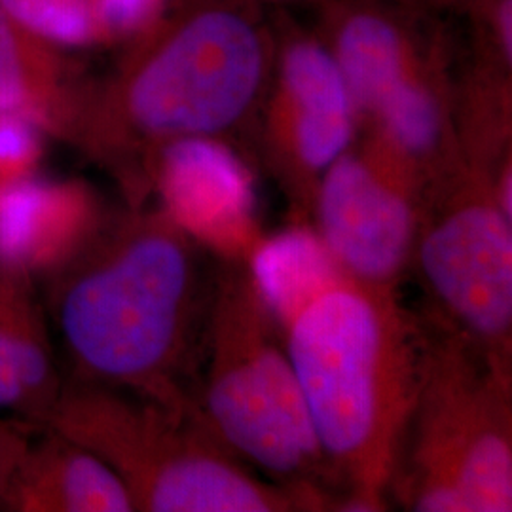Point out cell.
I'll list each match as a JSON object with an SVG mask.
<instances>
[{
  "mask_svg": "<svg viewBox=\"0 0 512 512\" xmlns=\"http://www.w3.org/2000/svg\"><path fill=\"white\" fill-rule=\"evenodd\" d=\"M220 255L162 205L97 217L37 277L67 378L194 406L190 387Z\"/></svg>",
  "mask_w": 512,
  "mask_h": 512,
  "instance_id": "cell-1",
  "label": "cell"
},
{
  "mask_svg": "<svg viewBox=\"0 0 512 512\" xmlns=\"http://www.w3.org/2000/svg\"><path fill=\"white\" fill-rule=\"evenodd\" d=\"M397 289L346 275L283 329L338 511H384L431 327Z\"/></svg>",
  "mask_w": 512,
  "mask_h": 512,
  "instance_id": "cell-2",
  "label": "cell"
},
{
  "mask_svg": "<svg viewBox=\"0 0 512 512\" xmlns=\"http://www.w3.org/2000/svg\"><path fill=\"white\" fill-rule=\"evenodd\" d=\"M268 76L255 23L205 6L160 31L109 82L86 84L71 143L116 175L128 205H143L156 156L188 139L224 143L262 105Z\"/></svg>",
  "mask_w": 512,
  "mask_h": 512,
  "instance_id": "cell-3",
  "label": "cell"
},
{
  "mask_svg": "<svg viewBox=\"0 0 512 512\" xmlns=\"http://www.w3.org/2000/svg\"><path fill=\"white\" fill-rule=\"evenodd\" d=\"M46 427L105 461L137 512L334 511L325 495L258 476L194 406L65 376Z\"/></svg>",
  "mask_w": 512,
  "mask_h": 512,
  "instance_id": "cell-4",
  "label": "cell"
},
{
  "mask_svg": "<svg viewBox=\"0 0 512 512\" xmlns=\"http://www.w3.org/2000/svg\"><path fill=\"white\" fill-rule=\"evenodd\" d=\"M190 401L217 439L258 475L325 495L338 511L283 330L245 256H220Z\"/></svg>",
  "mask_w": 512,
  "mask_h": 512,
  "instance_id": "cell-5",
  "label": "cell"
},
{
  "mask_svg": "<svg viewBox=\"0 0 512 512\" xmlns=\"http://www.w3.org/2000/svg\"><path fill=\"white\" fill-rule=\"evenodd\" d=\"M429 327V357L387 495L406 511L511 512L512 370Z\"/></svg>",
  "mask_w": 512,
  "mask_h": 512,
  "instance_id": "cell-6",
  "label": "cell"
},
{
  "mask_svg": "<svg viewBox=\"0 0 512 512\" xmlns=\"http://www.w3.org/2000/svg\"><path fill=\"white\" fill-rule=\"evenodd\" d=\"M412 266L435 308L429 323L512 370V219L492 167L461 160L425 190Z\"/></svg>",
  "mask_w": 512,
  "mask_h": 512,
  "instance_id": "cell-7",
  "label": "cell"
},
{
  "mask_svg": "<svg viewBox=\"0 0 512 512\" xmlns=\"http://www.w3.org/2000/svg\"><path fill=\"white\" fill-rule=\"evenodd\" d=\"M423 186L368 145L342 154L319 179L311 215L330 255L363 283L397 289L410 270Z\"/></svg>",
  "mask_w": 512,
  "mask_h": 512,
  "instance_id": "cell-8",
  "label": "cell"
},
{
  "mask_svg": "<svg viewBox=\"0 0 512 512\" xmlns=\"http://www.w3.org/2000/svg\"><path fill=\"white\" fill-rule=\"evenodd\" d=\"M357 122L359 112L330 48L310 38L291 42L268 105L266 145L300 209L311 213L319 179L351 148Z\"/></svg>",
  "mask_w": 512,
  "mask_h": 512,
  "instance_id": "cell-9",
  "label": "cell"
},
{
  "mask_svg": "<svg viewBox=\"0 0 512 512\" xmlns=\"http://www.w3.org/2000/svg\"><path fill=\"white\" fill-rule=\"evenodd\" d=\"M150 186L165 211L220 256L249 258L262 239L251 219L247 169L222 141L165 147L152 165Z\"/></svg>",
  "mask_w": 512,
  "mask_h": 512,
  "instance_id": "cell-10",
  "label": "cell"
},
{
  "mask_svg": "<svg viewBox=\"0 0 512 512\" xmlns=\"http://www.w3.org/2000/svg\"><path fill=\"white\" fill-rule=\"evenodd\" d=\"M63 384L37 277L0 255V416L44 429Z\"/></svg>",
  "mask_w": 512,
  "mask_h": 512,
  "instance_id": "cell-11",
  "label": "cell"
},
{
  "mask_svg": "<svg viewBox=\"0 0 512 512\" xmlns=\"http://www.w3.org/2000/svg\"><path fill=\"white\" fill-rule=\"evenodd\" d=\"M0 511L135 512L105 461L54 429H38L10 478Z\"/></svg>",
  "mask_w": 512,
  "mask_h": 512,
  "instance_id": "cell-12",
  "label": "cell"
},
{
  "mask_svg": "<svg viewBox=\"0 0 512 512\" xmlns=\"http://www.w3.org/2000/svg\"><path fill=\"white\" fill-rule=\"evenodd\" d=\"M52 46L0 6V112L18 114L46 137L71 143L86 84Z\"/></svg>",
  "mask_w": 512,
  "mask_h": 512,
  "instance_id": "cell-13",
  "label": "cell"
},
{
  "mask_svg": "<svg viewBox=\"0 0 512 512\" xmlns=\"http://www.w3.org/2000/svg\"><path fill=\"white\" fill-rule=\"evenodd\" d=\"M258 291L285 329L298 311L346 277L315 230L293 226L274 238L260 239L249 256Z\"/></svg>",
  "mask_w": 512,
  "mask_h": 512,
  "instance_id": "cell-14",
  "label": "cell"
},
{
  "mask_svg": "<svg viewBox=\"0 0 512 512\" xmlns=\"http://www.w3.org/2000/svg\"><path fill=\"white\" fill-rule=\"evenodd\" d=\"M330 52L359 118H368L389 93L421 71L399 25L376 12H355L344 19Z\"/></svg>",
  "mask_w": 512,
  "mask_h": 512,
  "instance_id": "cell-15",
  "label": "cell"
},
{
  "mask_svg": "<svg viewBox=\"0 0 512 512\" xmlns=\"http://www.w3.org/2000/svg\"><path fill=\"white\" fill-rule=\"evenodd\" d=\"M0 6L54 46H90L101 40L90 0H0Z\"/></svg>",
  "mask_w": 512,
  "mask_h": 512,
  "instance_id": "cell-16",
  "label": "cell"
},
{
  "mask_svg": "<svg viewBox=\"0 0 512 512\" xmlns=\"http://www.w3.org/2000/svg\"><path fill=\"white\" fill-rule=\"evenodd\" d=\"M44 137L33 122L0 112V183L37 175Z\"/></svg>",
  "mask_w": 512,
  "mask_h": 512,
  "instance_id": "cell-17",
  "label": "cell"
},
{
  "mask_svg": "<svg viewBox=\"0 0 512 512\" xmlns=\"http://www.w3.org/2000/svg\"><path fill=\"white\" fill-rule=\"evenodd\" d=\"M164 0H92L101 40L129 37L145 31Z\"/></svg>",
  "mask_w": 512,
  "mask_h": 512,
  "instance_id": "cell-18",
  "label": "cell"
},
{
  "mask_svg": "<svg viewBox=\"0 0 512 512\" xmlns=\"http://www.w3.org/2000/svg\"><path fill=\"white\" fill-rule=\"evenodd\" d=\"M38 429L27 421L0 416V507L10 478Z\"/></svg>",
  "mask_w": 512,
  "mask_h": 512,
  "instance_id": "cell-19",
  "label": "cell"
}]
</instances>
